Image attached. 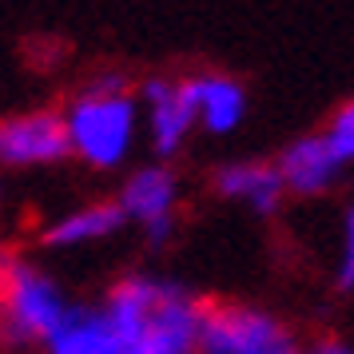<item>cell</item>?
Segmentation results:
<instances>
[{
	"mask_svg": "<svg viewBox=\"0 0 354 354\" xmlns=\"http://www.w3.org/2000/svg\"><path fill=\"white\" fill-rule=\"evenodd\" d=\"M326 140L335 144V151L342 156V163L346 167H354V96L351 100H342L335 108V115L326 120Z\"/></svg>",
	"mask_w": 354,
	"mask_h": 354,
	"instance_id": "obj_14",
	"label": "cell"
},
{
	"mask_svg": "<svg viewBox=\"0 0 354 354\" xmlns=\"http://www.w3.org/2000/svg\"><path fill=\"white\" fill-rule=\"evenodd\" d=\"M211 192L235 203V207H247L259 219H271L283 211L287 203V183L279 176L274 160H227L211 171Z\"/></svg>",
	"mask_w": 354,
	"mask_h": 354,
	"instance_id": "obj_9",
	"label": "cell"
},
{
	"mask_svg": "<svg viewBox=\"0 0 354 354\" xmlns=\"http://www.w3.org/2000/svg\"><path fill=\"white\" fill-rule=\"evenodd\" d=\"M72 160L64 112L32 108V112L0 115V171H32Z\"/></svg>",
	"mask_w": 354,
	"mask_h": 354,
	"instance_id": "obj_6",
	"label": "cell"
},
{
	"mask_svg": "<svg viewBox=\"0 0 354 354\" xmlns=\"http://www.w3.org/2000/svg\"><path fill=\"white\" fill-rule=\"evenodd\" d=\"M8 259H12V255H8V251H4V243H0V274H4V267H8Z\"/></svg>",
	"mask_w": 354,
	"mask_h": 354,
	"instance_id": "obj_16",
	"label": "cell"
},
{
	"mask_svg": "<svg viewBox=\"0 0 354 354\" xmlns=\"http://www.w3.org/2000/svg\"><path fill=\"white\" fill-rule=\"evenodd\" d=\"M306 342L283 315L255 303L215 299L203 303L199 354H306Z\"/></svg>",
	"mask_w": 354,
	"mask_h": 354,
	"instance_id": "obj_4",
	"label": "cell"
},
{
	"mask_svg": "<svg viewBox=\"0 0 354 354\" xmlns=\"http://www.w3.org/2000/svg\"><path fill=\"white\" fill-rule=\"evenodd\" d=\"M128 223V215L120 207V199H92V203H80V207L56 215L52 223L40 227L36 243L44 251H80V247H96V243L115 239Z\"/></svg>",
	"mask_w": 354,
	"mask_h": 354,
	"instance_id": "obj_10",
	"label": "cell"
},
{
	"mask_svg": "<svg viewBox=\"0 0 354 354\" xmlns=\"http://www.w3.org/2000/svg\"><path fill=\"white\" fill-rule=\"evenodd\" d=\"M183 84H187V96H192L199 131L219 140V136H235L243 128L251 100H247V88L235 76H227V72H192V76H183Z\"/></svg>",
	"mask_w": 354,
	"mask_h": 354,
	"instance_id": "obj_11",
	"label": "cell"
},
{
	"mask_svg": "<svg viewBox=\"0 0 354 354\" xmlns=\"http://www.w3.org/2000/svg\"><path fill=\"white\" fill-rule=\"evenodd\" d=\"M72 295L36 259L12 255L0 274V351H44L52 330L72 310Z\"/></svg>",
	"mask_w": 354,
	"mask_h": 354,
	"instance_id": "obj_3",
	"label": "cell"
},
{
	"mask_svg": "<svg viewBox=\"0 0 354 354\" xmlns=\"http://www.w3.org/2000/svg\"><path fill=\"white\" fill-rule=\"evenodd\" d=\"M330 279L338 295H354V203L342 211V223H338V255Z\"/></svg>",
	"mask_w": 354,
	"mask_h": 354,
	"instance_id": "obj_13",
	"label": "cell"
},
{
	"mask_svg": "<svg viewBox=\"0 0 354 354\" xmlns=\"http://www.w3.org/2000/svg\"><path fill=\"white\" fill-rule=\"evenodd\" d=\"M306 354H354V342H346V338H335V335H322L310 342V351Z\"/></svg>",
	"mask_w": 354,
	"mask_h": 354,
	"instance_id": "obj_15",
	"label": "cell"
},
{
	"mask_svg": "<svg viewBox=\"0 0 354 354\" xmlns=\"http://www.w3.org/2000/svg\"><path fill=\"white\" fill-rule=\"evenodd\" d=\"M140 108H144V131L147 144H151V156L163 163H171L187 147L195 124V108L192 96H187V84L183 76L171 80V76H147L140 88Z\"/></svg>",
	"mask_w": 354,
	"mask_h": 354,
	"instance_id": "obj_7",
	"label": "cell"
},
{
	"mask_svg": "<svg viewBox=\"0 0 354 354\" xmlns=\"http://www.w3.org/2000/svg\"><path fill=\"white\" fill-rule=\"evenodd\" d=\"M40 354H124V351H120V338H115L104 306L76 299Z\"/></svg>",
	"mask_w": 354,
	"mask_h": 354,
	"instance_id": "obj_12",
	"label": "cell"
},
{
	"mask_svg": "<svg viewBox=\"0 0 354 354\" xmlns=\"http://www.w3.org/2000/svg\"><path fill=\"white\" fill-rule=\"evenodd\" d=\"M274 167L287 183V195H299V199H319V195L335 192L338 183L346 179V163L335 151V144L326 140V131H306V136H295L279 156H274Z\"/></svg>",
	"mask_w": 354,
	"mask_h": 354,
	"instance_id": "obj_8",
	"label": "cell"
},
{
	"mask_svg": "<svg viewBox=\"0 0 354 354\" xmlns=\"http://www.w3.org/2000/svg\"><path fill=\"white\" fill-rule=\"evenodd\" d=\"M60 112H64L72 160H80L92 171H120L131 160L144 128V108H140V92L124 72L92 76Z\"/></svg>",
	"mask_w": 354,
	"mask_h": 354,
	"instance_id": "obj_2",
	"label": "cell"
},
{
	"mask_svg": "<svg viewBox=\"0 0 354 354\" xmlns=\"http://www.w3.org/2000/svg\"><path fill=\"white\" fill-rule=\"evenodd\" d=\"M120 207L128 215V223L144 235L151 251H163L176 239L179 227V199H183V179L171 163L151 160L144 167L128 171V179L120 183Z\"/></svg>",
	"mask_w": 354,
	"mask_h": 354,
	"instance_id": "obj_5",
	"label": "cell"
},
{
	"mask_svg": "<svg viewBox=\"0 0 354 354\" xmlns=\"http://www.w3.org/2000/svg\"><path fill=\"white\" fill-rule=\"evenodd\" d=\"M203 303L187 283L156 271H128L100 295L124 354H199Z\"/></svg>",
	"mask_w": 354,
	"mask_h": 354,
	"instance_id": "obj_1",
	"label": "cell"
}]
</instances>
